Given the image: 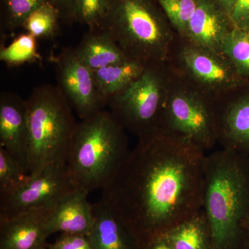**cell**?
<instances>
[{"label":"cell","mask_w":249,"mask_h":249,"mask_svg":"<svg viewBox=\"0 0 249 249\" xmlns=\"http://www.w3.org/2000/svg\"><path fill=\"white\" fill-rule=\"evenodd\" d=\"M205 152L159 127L138 137L101 201L125 223L142 249L202 209Z\"/></svg>","instance_id":"1"},{"label":"cell","mask_w":249,"mask_h":249,"mask_svg":"<svg viewBox=\"0 0 249 249\" xmlns=\"http://www.w3.org/2000/svg\"><path fill=\"white\" fill-rule=\"evenodd\" d=\"M202 209L212 249H247L249 157L222 149L206 155Z\"/></svg>","instance_id":"2"},{"label":"cell","mask_w":249,"mask_h":249,"mask_svg":"<svg viewBox=\"0 0 249 249\" xmlns=\"http://www.w3.org/2000/svg\"><path fill=\"white\" fill-rule=\"evenodd\" d=\"M125 130L105 109L77 124L66 163L78 188L89 193L110 182L130 152Z\"/></svg>","instance_id":"3"},{"label":"cell","mask_w":249,"mask_h":249,"mask_svg":"<svg viewBox=\"0 0 249 249\" xmlns=\"http://www.w3.org/2000/svg\"><path fill=\"white\" fill-rule=\"evenodd\" d=\"M99 29L145 65L165 62L178 34L157 0H108Z\"/></svg>","instance_id":"4"},{"label":"cell","mask_w":249,"mask_h":249,"mask_svg":"<svg viewBox=\"0 0 249 249\" xmlns=\"http://www.w3.org/2000/svg\"><path fill=\"white\" fill-rule=\"evenodd\" d=\"M26 103L29 171L31 176H34L49 165L66 162L77 124L71 105L58 86L37 87Z\"/></svg>","instance_id":"5"},{"label":"cell","mask_w":249,"mask_h":249,"mask_svg":"<svg viewBox=\"0 0 249 249\" xmlns=\"http://www.w3.org/2000/svg\"><path fill=\"white\" fill-rule=\"evenodd\" d=\"M170 82L165 62H152L127 88L109 98V111L137 137L160 127Z\"/></svg>","instance_id":"6"},{"label":"cell","mask_w":249,"mask_h":249,"mask_svg":"<svg viewBox=\"0 0 249 249\" xmlns=\"http://www.w3.org/2000/svg\"><path fill=\"white\" fill-rule=\"evenodd\" d=\"M170 74L213 98L249 83L220 52L177 34L165 60Z\"/></svg>","instance_id":"7"},{"label":"cell","mask_w":249,"mask_h":249,"mask_svg":"<svg viewBox=\"0 0 249 249\" xmlns=\"http://www.w3.org/2000/svg\"><path fill=\"white\" fill-rule=\"evenodd\" d=\"M160 127L184 137L203 151L211 150L217 142L213 98L170 74Z\"/></svg>","instance_id":"8"},{"label":"cell","mask_w":249,"mask_h":249,"mask_svg":"<svg viewBox=\"0 0 249 249\" xmlns=\"http://www.w3.org/2000/svg\"><path fill=\"white\" fill-rule=\"evenodd\" d=\"M78 188L66 162L53 163L31 176V179L17 191L0 196V219L34 210L55 207L65 196Z\"/></svg>","instance_id":"9"},{"label":"cell","mask_w":249,"mask_h":249,"mask_svg":"<svg viewBox=\"0 0 249 249\" xmlns=\"http://www.w3.org/2000/svg\"><path fill=\"white\" fill-rule=\"evenodd\" d=\"M52 60L56 69L59 89L81 120L104 109L107 101L98 89L93 71L78 58L74 48L62 49Z\"/></svg>","instance_id":"10"},{"label":"cell","mask_w":249,"mask_h":249,"mask_svg":"<svg viewBox=\"0 0 249 249\" xmlns=\"http://www.w3.org/2000/svg\"><path fill=\"white\" fill-rule=\"evenodd\" d=\"M213 108L217 142L249 157V83L214 96Z\"/></svg>","instance_id":"11"},{"label":"cell","mask_w":249,"mask_h":249,"mask_svg":"<svg viewBox=\"0 0 249 249\" xmlns=\"http://www.w3.org/2000/svg\"><path fill=\"white\" fill-rule=\"evenodd\" d=\"M0 147L29 173L27 103L16 93L0 95Z\"/></svg>","instance_id":"12"},{"label":"cell","mask_w":249,"mask_h":249,"mask_svg":"<svg viewBox=\"0 0 249 249\" xmlns=\"http://www.w3.org/2000/svg\"><path fill=\"white\" fill-rule=\"evenodd\" d=\"M54 208L0 219V249H46L47 222Z\"/></svg>","instance_id":"13"},{"label":"cell","mask_w":249,"mask_h":249,"mask_svg":"<svg viewBox=\"0 0 249 249\" xmlns=\"http://www.w3.org/2000/svg\"><path fill=\"white\" fill-rule=\"evenodd\" d=\"M231 19L216 0H199L185 37L222 53L223 42L233 29Z\"/></svg>","instance_id":"14"},{"label":"cell","mask_w":249,"mask_h":249,"mask_svg":"<svg viewBox=\"0 0 249 249\" xmlns=\"http://www.w3.org/2000/svg\"><path fill=\"white\" fill-rule=\"evenodd\" d=\"M92 207L93 227L87 237L93 249H142L132 231L107 205L100 200Z\"/></svg>","instance_id":"15"},{"label":"cell","mask_w":249,"mask_h":249,"mask_svg":"<svg viewBox=\"0 0 249 249\" xmlns=\"http://www.w3.org/2000/svg\"><path fill=\"white\" fill-rule=\"evenodd\" d=\"M88 194V192L78 188L54 208L47 222L49 235L57 232L89 235L93 227V213Z\"/></svg>","instance_id":"16"},{"label":"cell","mask_w":249,"mask_h":249,"mask_svg":"<svg viewBox=\"0 0 249 249\" xmlns=\"http://www.w3.org/2000/svg\"><path fill=\"white\" fill-rule=\"evenodd\" d=\"M74 52L92 71L131 60L110 36L100 29L89 30Z\"/></svg>","instance_id":"17"},{"label":"cell","mask_w":249,"mask_h":249,"mask_svg":"<svg viewBox=\"0 0 249 249\" xmlns=\"http://www.w3.org/2000/svg\"><path fill=\"white\" fill-rule=\"evenodd\" d=\"M162 235L173 249H212L209 223L202 209Z\"/></svg>","instance_id":"18"},{"label":"cell","mask_w":249,"mask_h":249,"mask_svg":"<svg viewBox=\"0 0 249 249\" xmlns=\"http://www.w3.org/2000/svg\"><path fill=\"white\" fill-rule=\"evenodd\" d=\"M146 65L134 60L111 65L93 71L101 94L107 101L125 89L143 71Z\"/></svg>","instance_id":"19"},{"label":"cell","mask_w":249,"mask_h":249,"mask_svg":"<svg viewBox=\"0 0 249 249\" xmlns=\"http://www.w3.org/2000/svg\"><path fill=\"white\" fill-rule=\"evenodd\" d=\"M0 60L9 67L42 61L37 52V38L29 33L20 34L7 47H1Z\"/></svg>","instance_id":"20"},{"label":"cell","mask_w":249,"mask_h":249,"mask_svg":"<svg viewBox=\"0 0 249 249\" xmlns=\"http://www.w3.org/2000/svg\"><path fill=\"white\" fill-rule=\"evenodd\" d=\"M60 14L52 2L35 10L23 23L22 28L36 38L53 39L58 34Z\"/></svg>","instance_id":"21"},{"label":"cell","mask_w":249,"mask_h":249,"mask_svg":"<svg viewBox=\"0 0 249 249\" xmlns=\"http://www.w3.org/2000/svg\"><path fill=\"white\" fill-rule=\"evenodd\" d=\"M222 53L238 74L249 82V40L246 31L234 27L223 42Z\"/></svg>","instance_id":"22"},{"label":"cell","mask_w":249,"mask_h":249,"mask_svg":"<svg viewBox=\"0 0 249 249\" xmlns=\"http://www.w3.org/2000/svg\"><path fill=\"white\" fill-rule=\"evenodd\" d=\"M31 178L30 173L9 152L0 147V196L17 191Z\"/></svg>","instance_id":"23"},{"label":"cell","mask_w":249,"mask_h":249,"mask_svg":"<svg viewBox=\"0 0 249 249\" xmlns=\"http://www.w3.org/2000/svg\"><path fill=\"white\" fill-rule=\"evenodd\" d=\"M51 0H1L5 32L13 34L35 10Z\"/></svg>","instance_id":"24"},{"label":"cell","mask_w":249,"mask_h":249,"mask_svg":"<svg viewBox=\"0 0 249 249\" xmlns=\"http://www.w3.org/2000/svg\"><path fill=\"white\" fill-rule=\"evenodd\" d=\"M178 35L185 37L199 0H157Z\"/></svg>","instance_id":"25"},{"label":"cell","mask_w":249,"mask_h":249,"mask_svg":"<svg viewBox=\"0 0 249 249\" xmlns=\"http://www.w3.org/2000/svg\"><path fill=\"white\" fill-rule=\"evenodd\" d=\"M108 0H76L74 22L88 26L89 30L99 29L106 11Z\"/></svg>","instance_id":"26"},{"label":"cell","mask_w":249,"mask_h":249,"mask_svg":"<svg viewBox=\"0 0 249 249\" xmlns=\"http://www.w3.org/2000/svg\"><path fill=\"white\" fill-rule=\"evenodd\" d=\"M47 249H93L86 235L62 233Z\"/></svg>","instance_id":"27"},{"label":"cell","mask_w":249,"mask_h":249,"mask_svg":"<svg viewBox=\"0 0 249 249\" xmlns=\"http://www.w3.org/2000/svg\"><path fill=\"white\" fill-rule=\"evenodd\" d=\"M233 27L247 31L249 28V0H238L231 16Z\"/></svg>","instance_id":"28"},{"label":"cell","mask_w":249,"mask_h":249,"mask_svg":"<svg viewBox=\"0 0 249 249\" xmlns=\"http://www.w3.org/2000/svg\"><path fill=\"white\" fill-rule=\"evenodd\" d=\"M75 1L76 0H51V2L58 10L61 20L67 24L74 22L73 10Z\"/></svg>","instance_id":"29"},{"label":"cell","mask_w":249,"mask_h":249,"mask_svg":"<svg viewBox=\"0 0 249 249\" xmlns=\"http://www.w3.org/2000/svg\"><path fill=\"white\" fill-rule=\"evenodd\" d=\"M144 249H173L165 238L164 236L160 235L155 237L150 242Z\"/></svg>","instance_id":"30"},{"label":"cell","mask_w":249,"mask_h":249,"mask_svg":"<svg viewBox=\"0 0 249 249\" xmlns=\"http://www.w3.org/2000/svg\"><path fill=\"white\" fill-rule=\"evenodd\" d=\"M237 1L238 0H216L219 6L230 16V18Z\"/></svg>","instance_id":"31"},{"label":"cell","mask_w":249,"mask_h":249,"mask_svg":"<svg viewBox=\"0 0 249 249\" xmlns=\"http://www.w3.org/2000/svg\"><path fill=\"white\" fill-rule=\"evenodd\" d=\"M246 237H247V249H249V220L246 226Z\"/></svg>","instance_id":"32"},{"label":"cell","mask_w":249,"mask_h":249,"mask_svg":"<svg viewBox=\"0 0 249 249\" xmlns=\"http://www.w3.org/2000/svg\"><path fill=\"white\" fill-rule=\"evenodd\" d=\"M246 33H247V37H248L249 40V28L248 29H247V31H245Z\"/></svg>","instance_id":"33"},{"label":"cell","mask_w":249,"mask_h":249,"mask_svg":"<svg viewBox=\"0 0 249 249\" xmlns=\"http://www.w3.org/2000/svg\"></svg>","instance_id":"34"}]
</instances>
